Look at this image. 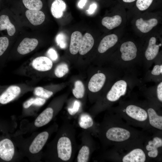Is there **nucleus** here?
<instances>
[{
  "mask_svg": "<svg viewBox=\"0 0 162 162\" xmlns=\"http://www.w3.org/2000/svg\"><path fill=\"white\" fill-rule=\"evenodd\" d=\"M98 124L97 137L104 148L143 140L148 132L138 130L127 123L110 108Z\"/></svg>",
  "mask_w": 162,
  "mask_h": 162,
  "instance_id": "f257e3e1",
  "label": "nucleus"
},
{
  "mask_svg": "<svg viewBox=\"0 0 162 162\" xmlns=\"http://www.w3.org/2000/svg\"><path fill=\"white\" fill-rule=\"evenodd\" d=\"M74 126L64 122L58 130L56 136L50 144L46 156L49 160L71 162L78 148Z\"/></svg>",
  "mask_w": 162,
  "mask_h": 162,
  "instance_id": "f03ea898",
  "label": "nucleus"
},
{
  "mask_svg": "<svg viewBox=\"0 0 162 162\" xmlns=\"http://www.w3.org/2000/svg\"><path fill=\"white\" fill-rule=\"evenodd\" d=\"M142 83L137 74L124 73L112 83L109 90L104 97L100 98L90 114L94 118L114 104L124 100L135 86H140Z\"/></svg>",
  "mask_w": 162,
  "mask_h": 162,
  "instance_id": "7ed1b4c3",
  "label": "nucleus"
},
{
  "mask_svg": "<svg viewBox=\"0 0 162 162\" xmlns=\"http://www.w3.org/2000/svg\"><path fill=\"white\" fill-rule=\"evenodd\" d=\"M111 109L130 125L149 131L147 113L142 101L124 100L119 102L117 106Z\"/></svg>",
  "mask_w": 162,
  "mask_h": 162,
  "instance_id": "20e7f679",
  "label": "nucleus"
},
{
  "mask_svg": "<svg viewBox=\"0 0 162 162\" xmlns=\"http://www.w3.org/2000/svg\"><path fill=\"white\" fill-rule=\"evenodd\" d=\"M145 139L112 147L104 153L103 157L106 160L114 162L149 161L144 148Z\"/></svg>",
  "mask_w": 162,
  "mask_h": 162,
  "instance_id": "39448f33",
  "label": "nucleus"
},
{
  "mask_svg": "<svg viewBox=\"0 0 162 162\" xmlns=\"http://www.w3.org/2000/svg\"><path fill=\"white\" fill-rule=\"evenodd\" d=\"M52 66V62L49 58L39 56L23 64L15 72L17 74L29 77L35 82L38 80L41 73L49 71Z\"/></svg>",
  "mask_w": 162,
  "mask_h": 162,
  "instance_id": "423d86ee",
  "label": "nucleus"
},
{
  "mask_svg": "<svg viewBox=\"0 0 162 162\" xmlns=\"http://www.w3.org/2000/svg\"><path fill=\"white\" fill-rule=\"evenodd\" d=\"M34 88L28 83L0 85V105L10 102L23 94L33 91Z\"/></svg>",
  "mask_w": 162,
  "mask_h": 162,
  "instance_id": "0eeeda50",
  "label": "nucleus"
},
{
  "mask_svg": "<svg viewBox=\"0 0 162 162\" xmlns=\"http://www.w3.org/2000/svg\"><path fill=\"white\" fill-rule=\"evenodd\" d=\"M143 142L144 148L148 158L152 160H160L162 150V131L152 132Z\"/></svg>",
  "mask_w": 162,
  "mask_h": 162,
  "instance_id": "6e6552de",
  "label": "nucleus"
},
{
  "mask_svg": "<svg viewBox=\"0 0 162 162\" xmlns=\"http://www.w3.org/2000/svg\"><path fill=\"white\" fill-rule=\"evenodd\" d=\"M148 115L149 132L162 131V115L160 108L148 100L142 101Z\"/></svg>",
  "mask_w": 162,
  "mask_h": 162,
  "instance_id": "1a4fd4ad",
  "label": "nucleus"
},
{
  "mask_svg": "<svg viewBox=\"0 0 162 162\" xmlns=\"http://www.w3.org/2000/svg\"><path fill=\"white\" fill-rule=\"evenodd\" d=\"M92 135L88 132L84 130L81 134V143L75 162H88L93 152L95 149V142Z\"/></svg>",
  "mask_w": 162,
  "mask_h": 162,
  "instance_id": "9d476101",
  "label": "nucleus"
},
{
  "mask_svg": "<svg viewBox=\"0 0 162 162\" xmlns=\"http://www.w3.org/2000/svg\"><path fill=\"white\" fill-rule=\"evenodd\" d=\"M161 46V44H156V39L155 37H152L149 39L144 53L145 60L142 64V67L145 72L150 69L152 65L154 59L158 54Z\"/></svg>",
  "mask_w": 162,
  "mask_h": 162,
  "instance_id": "9b49d317",
  "label": "nucleus"
},
{
  "mask_svg": "<svg viewBox=\"0 0 162 162\" xmlns=\"http://www.w3.org/2000/svg\"><path fill=\"white\" fill-rule=\"evenodd\" d=\"M57 124L50 129L44 131L38 134L33 140L29 148V151L32 154H36L40 152L46 142L52 131L57 128Z\"/></svg>",
  "mask_w": 162,
  "mask_h": 162,
  "instance_id": "f8f14e48",
  "label": "nucleus"
},
{
  "mask_svg": "<svg viewBox=\"0 0 162 162\" xmlns=\"http://www.w3.org/2000/svg\"><path fill=\"white\" fill-rule=\"evenodd\" d=\"M154 86L144 89L143 93L147 100L161 108L162 105V81L156 83Z\"/></svg>",
  "mask_w": 162,
  "mask_h": 162,
  "instance_id": "ddd939ff",
  "label": "nucleus"
},
{
  "mask_svg": "<svg viewBox=\"0 0 162 162\" xmlns=\"http://www.w3.org/2000/svg\"><path fill=\"white\" fill-rule=\"evenodd\" d=\"M78 124L80 128L97 137L98 124L94 122L90 114L86 112L81 113L78 117Z\"/></svg>",
  "mask_w": 162,
  "mask_h": 162,
  "instance_id": "4468645a",
  "label": "nucleus"
},
{
  "mask_svg": "<svg viewBox=\"0 0 162 162\" xmlns=\"http://www.w3.org/2000/svg\"><path fill=\"white\" fill-rule=\"evenodd\" d=\"M15 153V147L13 142L8 138L0 141V158L5 161L11 160Z\"/></svg>",
  "mask_w": 162,
  "mask_h": 162,
  "instance_id": "2eb2a0df",
  "label": "nucleus"
},
{
  "mask_svg": "<svg viewBox=\"0 0 162 162\" xmlns=\"http://www.w3.org/2000/svg\"><path fill=\"white\" fill-rule=\"evenodd\" d=\"M107 78L106 74L98 72L94 74L91 78L88 85L89 90L93 93L100 91L104 86Z\"/></svg>",
  "mask_w": 162,
  "mask_h": 162,
  "instance_id": "dca6fc26",
  "label": "nucleus"
},
{
  "mask_svg": "<svg viewBox=\"0 0 162 162\" xmlns=\"http://www.w3.org/2000/svg\"><path fill=\"white\" fill-rule=\"evenodd\" d=\"M143 82H154L158 83L162 81V62L155 63L152 69L145 72Z\"/></svg>",
  "mask_w": 162,
  "mask_h": 162,
  "instance_id": "f3484780",
  "label": "nucleus"
},
{
  "mask_svg": "<svg viewBox=\"0 0 162 162\" xmlns=\"http://www.w3.org/2000/svg\"><path fill=\"white\" fill-rule=\"evenodd\" d=\"M57 112L52 107H47L37 117L34 122V125L40 127L46 125L56 115Z\"/></svg>",
  "mask_w": 162,
  "mask_h": 162,
  "instance_id": "a211bd4d",
  "label": "nucleus"
},
{
  "mask_svg": "<svg viewBox=\"0 0 162 162\" xmlns=\"http://www.w3.org/2000/svg\"><path fill=\"white\" fill-rule=\"evenodd\" d=\"M38 44V40L34 38H25L18 45L17 51L21 55H25L34 50Z\"/></svg>",
  "mask_w": 162,
  "mask_h": 162,
  "instance_id": "6ab92c4d",
  "label": "nucleus"
},
{
  "mask_svg": "<svg viewBox=\"0 0 162 162\" xmlns=\"http://www.w3.org/2000/svg\"><path fill=\"white\" fill-rule=\"evenodd\" d=\"M118 37L115 34L106 35L100 41L98 48V51L100 53H103L109 49L113 47L117 43Z\"/></svg>",
  "mask_w": 162,
  "mask_h": 162,
  "instance_id": "aec40b11",
  "label": "nucleus"
},
{
  "mask_svg": "<svg viewBox=\"0 0 162 162\" xmlns=\"http://www.w3.org/2000/svg\"><path fill=\"white\" fill-rule=\"evenodd\" d=\"M26 16L31 23L34 26L41 24L44 21L45 16L41 11L27 10L25 13Z\"/></svg>",
  "mask_w": 162,
  "mask_h": 162,
  "instance_id": "412c9836",
  "label": "nucleus"
},
{
  "mask_svg": "<svg viewBox=\"0 0 162 162\" xmlns=\"http://www.w3.org/2000/svg\"><path fill=\"white\" fill-rule=\"evenodd\" d=\"M158 22V20L155 18L144 20L141 18L136 20V25L137 28L141 32L146 33L151 30L157 25Z\"/></svg>",
  "mask_w": 162,
  "mask_h": 162,
  "instance_id": "4be33fe9",
  "label": "nucleus"
},
{
  "mask_svg": "<svg viewBox=\"0 0 162 162\" xmlns=\"http://www.w3.org/2000/svg\"><path fill=\"white\" fill-rule=\"evenodd\" d=\"M94 44L93 37L89 33H86L82 37L79 52L81 55L88 52L92 48Z\"/></svg>",
  "mask_w": 162,
  "mask_h": 162,
  "instance_id": "5701e85b",
  "label": "nucleus"
},
{
  "mask_svg": "<svg viewBox=\"0 0 162 162\" xmlns=\"http://www.w3.org/2000/svg\"><path fill=\"white\" fill-rule=\"evenodd\" d=\"M6 30L8 34L13 36L16 32L14 25L12 23L9 16L5 14L0 15V31Z\"/></svg>",
  "mask_w": 162,
  "mask_h": 162,
  "instance_id": "b1692460",
  "label": "nucleus"
},
{
  "mask_svg": "<svg viewBox=\"0 0 162 162\" xmlns=\"http://www.w3.org/2000/svg\"><path fill=\"white\" fill-rule=\"evenodd\" d=\"M82 38V33L79 31H75L71 34L69 48L71 54L75 55L78 52Z\"/></svg>",
  "mask_w": 162,
  "mask_h": 162,
  "instance_id": "393cba45",
  "label": "nucleus"
},
{
  "mask_svg": "<svg viewBox=\"0 0 162 162\" xmlns=\"http://www.w3.org/2000/svg\"><path fill=\"white\" fill-rule=\"evenodd\" d=\"M9 46L8 38L6 36L0 37V69L5 64L6 54Z\"/></svg>",
  "mask_w": 162,
  "mask_h": 162,
  "instance_id": "a878e982",
  "label": "nucleus"
},
{
  "mask_svg": "<svg viewBox=\"0 0 162 162\" xmlns=\"http://www.w3.org/2000/svg\"><path fill=\"white\" fill-rule=\"evenodd\" d=\"M66 8V4L62 0H55L51 7L52 14L55 18H60L63 16Z\"/></svg>",
  "mask_w": 162,
  "mask_h": 162,
  "instance_id": "bb28decb",
  "label": "nucleus"
},
{
  "mask_svg": "<svg viewBox=\"0 0 162 162\" xmlns=\"http://www.w3.org/2000/svg\"><path fill=\"white\" fill-rule=\"evenodd\" d=\"M122 22L121 17L116 15L112 17L106 16L102 19V25L107 29L111 30L116 28L121 24Z\"/></svg>",
  "mask_w": 162,
  "mask_h": 162,
  "instance_id": "cd10ccee",
  "label": "nucleus"
},
{
  "mask_svg": "<svg viewBox=\"0 0 162 162\" xmlns=\"http://www.w3.org/2000/svg\"><path fill=\"white\" fill-rule=\"evenodd\" d=\"M33 91L34 94L35 96L46 99L50 98L53 94L52 91L41 86H37L34 88Z\"/></svg>",
  "mask_w": 162,
  "mask_h": 162,
  "instance_id": "c85d7f7f",
  "label": "nucleus"
},
{
  "mask_svg": "<svg viewBox=\"0 0 162 162\" xmlns=\"http://www.w3.org/2000/svg\"><path fill=\"white\" fill-rule=\"evenodd\" d=\"M25 6L28 10H38L43 7V3L40 0H22Z\"/></svg>",
  "mask_w": 162,
  "mask_h": 162,
  "instance_id": "c756f323",
  "label": "nucleus"
},
{
  "mask_svg": "<svg viewBox=\"0 0 162 162\" xmlns=\"http://www.w3.org/2000/svg\"><path fill=\"white\" fill-rule=\"evenodd\" d=\"M73 94L77 99H81L84 96L85 88L82 82L80 80L76 81L74 84V88L73 89Z\"/></svg>",
  "mask_w": 162,
  "mask_h": 162,
  "instance_id": "7c9ffc66",
  "label": "nucleus"
},
{
  "mask_svg": "<svg viewBox=\"0 0 162 162\" xmlns=\"http://www.w3.org/2000/svg\"><path fill=\"white\" fill-rule=\"evenodd\" d=\"M69 69L67 64L62 63L58 65L54 70L55 76L58 78L63 77L68 72Z\"/></svg>",
  "mask_w": 162,
  "mask_h": 162,
  "instance_id": "2f4dec72",
  "label": "nucleus"
},
{
  "mask_svg": "<svg viewBox=\"0 0 162 162\" xmlns=\"http://www.w3.org/2000/svg\"><path fill=\"white\" fill-rule=\"evenodd\" d=\"M153 1V0H137L136 5L140 10H144L149 8Z\"/></svg>",
  "mask_w": 162,
  "mask_h": 162,
  "instance_id": "473e14b6",
  "label": "nucleus"
},
{
  "mask_svg": "<svg viewBox=\"0 0 162 162\" xmlns=\"http://www.w3.org/2000/svg\"><path fill=\"white\" fill-rule=\"evenodd\" d=\"M81 105L80 102L78 100H75L71 107L68 108V112L70 115L74 116L76 115L79 111Z\"/></svg>",
  "mask_w": 162,
  "mask_h": 162,
  "instance_id": "72a5a7b5",
  "label": "nucleus"
},
{
  "mask_svg": "<svg viewBox=\"0 0 162 162\" xmlns=\"http://www.w3.org/2000/svg\"><path fill=\"white\" fill-rule=\"evenodd\" d=\"M47 54L51 60L56 61L58 59V56L57 52L53 48H50L48 50Z\"/></svg>",
  "mask_w": 162,
  "mask_h": 162,
  "instance_id": "f704fd0d",
  "label": "nucleus"
},
{
  "mask_svg": "<svg viewBox=\"0 0 162 162\" xmlns=\"http://www.w3.org/2000/svg\"><path fill=\"white\" fill-rule=\"evenodd\" d=\"M97 8V5L95 3H93L90 5L89 9L87 10L88 13L89 14H93Z\"/></svg>",
  "mask_w": 162,
  "mask_h": 162,
  "instance_id": "c9c22d12",
  "label": "nucleus"
},
{
  "mask_svg": "<svg viewBox=\"0 0 162 162\" xmlns=\"http://www.w3.org/2000/svg\"><path fill=\"white\" fill-rule=\"evenodd\" d=\"M87 0H80L79 2L78 5L80 8H82L85 5Z\"/></svg>",
  "mask_w": 162,
  "mask_h": 162,
  "instance_id": "e433bc0d",
  "label": "nucleus"
},
{
  "mask_svg": "<svg viewBox=\"0 0 162 162\" xmlns=\"http://www.w3.org/2000/svg\"><path fill=\"white\" fill-rule=\"evenodd\" d=\"M123 1L127 3H130L133 2L136 0H122Z\"/></svg>",
  "mask_w": 162,
  "mask_h": 162,
  "instance_id": "4c0bfd02",
  "label": "nucleus"
},
{
  "mask_svg": "<svg viewBox=\"0 0 162 162\" xmlns=\"http://www.w3.org/2000/svg\"></svg>",
  "mask_w": 162,
  "mask_h": 162,
  "instance_id": "58836bf2",
  "label": "nucleus"
}]
</instances>
